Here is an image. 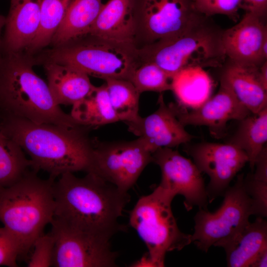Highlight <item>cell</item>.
<instances>
[{
    "label": "cell",
    "instance_id": "obj_1",
    "mask_svg": "<svg viewBox=\"0 0 267 267\" xmlns=\"http://www.w3.org/2000/svg\"><path fill=\"white\" fill-rule=\"evenodd\" d=\"M59 177L53 185L54 219L73 230L105 242L126 229L118 220L130 202L128 192L91 172L83 178L69 172Z\"/></svg>",
    "mask_w": 267,
    "mask_h": 267
},
{
    "label": "cell",
    "instance_id": "obj_2",
    "mask_svg": "<svg viewBox=\"0 0 267 267\" xmlns=\"http://www.w3.org/2000/svg\"><path fill=\"white\" fill-rule=\"evenodd\" d=\"M0 121L29 157L35 171H45L54 179L66 173L89 171L93 140L88 134L89 127L37 123L9 116H1Z\"/></svg>",
    "mask_w": 267,
    "mask_h": 267
},
{
    "label": "cell",
    "instance_id": "obj_3",
    "mask_svg": "<svg viewBox=\"0 0 267 267\" xmlns=\"http://www.w3.org/2000/svg\"><path fill=\"white\" fill-rule=\"evenodd\" d=\"M21 53L0 56V110L1 116L37 123L71 126L78 124L54 100L47 83Z\"/></svg>",
    "mask_w": 267,
    "mask_h": 267
},
{
    "label": "cell",
    "instance_id": "obj_4",
    "mask_svg": "<svg viewBox=\"0 0 267 267\" xmlns=\"http://www.w3.org/2000/svg\"><path fill=\"white\" fill-rule=\"evenodd\" d=\"M33 170L12 185L0 188V222L27 254L54 216V178L44 179Z\"/></svg>",
    "mask_w": 267,
    "mask_h": 267
},
{
    "label": "cell",
    "instance_id": "obj_5",
    "mask_svg": "<svg viewBox=\"0 0 267 267\" xmlns=\"http://www.w3.org/2000/svg\"><path fill=\"white\" fill-rule=\"evenodd\" d=\"M207 17L179 34L139 48L141 64L154 63L171 78L188 67H222L226 58L222 31L208 24Z\"/></svg>",
    "mask_w": 267,
    "mask_h": 267
},
{
    "label": "cell",
    "instance_id": "obj_6",
    "mask_svg": "<svg viewBox=\"0 0 267 267\" xmlns=\"http://www.w3.org/2000/svg\"><path fill=\"white\" fill-rule=\"evenodd\" d=\"M49 61L66 64L89 76L131 81L141 64L139 49L89 34L48 53Z\"/></svg>",
    "mask_w": 267,
    "mask_h": 267
},
{
    "label": "cell",
    "instance_id": "obj_7",
    "mask_svg": "<svg viewBox=\"0 0 267 267\" xmlns=\"http://www.w3.org/2000/svg\"><path fill=\"white\" fill-rule=\"evenodd\" d=\"M175 197L158 185L141 196L130 213L129 223L145 243L155 267L165 266L167 252L181 250L191 243V234L180 231L173 214Z\"/></svg>",
    "mask_w": 267,
    "mask_h": 267
},
{
    "label": "cell",
    "instance_id": "obj_8",
    "mask_svg": "<svg viewBox=\"0 0 267 267\" xmlns=\"http://www.w3.org/2000/svg\"><path fill=\"white\" fill-rule=\"evenodd\" d=\"M243 174L229 186L221 206L215 212L199 209L194 217L191 243L207 252L212 246L226 248L248 224L253 215L252 201L243 184Z\"/></svg>",
    "mask_w": 267,
    "mask_h": 267
},
{
    "label": "cell",
    "instance_id": "obj_9",
    "mask_svg": "<svg viewBox=\"0 0 267 267\" xmlns=\"http://www.w3.org/2000/svg\"><path fill=\"white\" fill-rule=\"evenodd\" d=\"M134 44L137 48L176 36L205 16L192 0H133Z\"/></svg>",
    "mask_w": 267,
    "mask_h": 267
},
{
    "label": "cell",
    "instance_id": "obj_10",
    "mask_svg": "<svg viewBox=\"0 0 267 267\" xmlns=\"http://www.w3.org/2000/svg\"><path fill=\"white\" fill-rule=\"evenodd\" d=\"M152 153L142 140L101 142L93 140L89 170L120 190L128 192L150 163Z\"/></svg>",
    "mask_w": 267,
    "mask_h": 267
},
{
    "label": "cell",
    "instance_id": "obj_11",
    "mask_svg": "<svg viewBox=\"0 0 267 267\" xmlns=\"http://www.w3.org/2000/svg\"><path fill=\"white\" fill-rule=\"evenodd\" d=\"M50 232L54 239L52 266L114 267L117 252L105 242L73 230L53 218Z\"/></svg>",
    "mask_w": 267,
    "mask_h": 267
},
{
    "label": "cell",
    "instance_id": "obj_12",
    "mask_svg": "<svg viewBox=\"0 0 267 267\" xmlns=\"http://www.w3.org/2000/svg\"><path fill=\"white\" fill-rule=\"evenodd\" d=\"M185 145V151L199 171L209 178L206 189L210 202L223 196L233 178L248 163L245 153L228 143L201 142Z\"/></svg>",
    "mask_w": 267,
    "mask_h": 267
},
{
    "label": "cell",
    "instance_id": "obj_13",
    "mask_svg": "<svg viewBox=\"0 0 267 267\" xmlns=\"http://www.w3.org/2000/svg\"><path fill=\"white\" fill-rule=\"evenodd\" d=\"M152 155L161 172L160 186L175 196H183L187 211L195 207L207 209L209 199L204 180L193 162L173 148H159Z\"/></svg>",
    "mask_w": 267,
    "mask_h": 267
},
{
    "label": "cell",
    "instance_id": "obj_14",
    "mask_svg": "<svg viewBox=\"0 0 267 267\" xmlns=\"http://www.w3.org/2000/svg\"><path fill=\"white\" fill-rule=\"evenodd\" d=\"M158 107L145 117L125 122L128 130L138 136L152 154L157 149L174 148L189 143L195 136L187 132L178 119L173 103L167 104L161 94Z\"/></svg>",
    "mask_w": 267,
    "mask_h": 267
},
{
    "label": "cell",
    "instance_id": "obj_15",
    "mask_svg": "<svg viewBox=\"0 0 267 267\" xmlns=\"http://www.w3.org/2000/svg\"><path fill=\"white\" fill-rule=\"evenodd\" d=\"M173 105L184 127L206 126L217 136L222 134L229 121H239L252 113L238 100L229 87L221 80L218 92L200 107L189 111L178 104L173 103Z\"/></svg>",
    "mask_w": 267,
    "mask_h": 267
},
{
    "label": "cell",
    "instance_id": "obj_16",
    "mask_svg": "<svg viewBox=\"0 0 267 267\" xmlns=\"http://www.w3.org/2000/svg\"><path fill=\"white\" fill-rule=\"evenodd\" d=\"M265 17L245 12L233 27L222 31V42L229 60L242 64L261 66L267 61L263 45L267 41Z\"/></svg>",
    "mask_w": 267,
    "mask_h": 267
},
{
    "label": "cell",
    "instance_id": "obj_17",
    "mask_svg": "<svg viewBox=\"0 0 267 267\" xmlns=\"http://www.w3.org/2000/svg\"><path fill=\"white\" fill-rule=\"evenodd\" d=\"M42 0H11L0 49L4 53L28 50L39 30Z\"/></svg>",
    "mask_w": 267,
    "mask_h": 267
},
{
    "label": "cell",
    "instance_id": "obj_18",
    "mask_svg": "<svg viewBox=\"0 0 267 267\" xmlns=\"http://www.w3.org/2000/svg\"><path fill=\"white\" fill-rule=\"evenodd\" d=\"M260 67L229 60L220 78L238 100L253 114L267 107V86L261 78Z\"/></svg>",
    "mask_w": 267,
    "mask_h": 267
},
{
    "label": "cell",
    "instance_id": "obj_19",
    "mask_svg": "<svg viewBox=\"0 0 267 267\" xmlns=\"http://www.w3.org/2000/svg\"><path fill=\"white\" fill-rule=\"evenodd\" d=\"M47 85L59 105H74L84 99L94 86L89 76L71 66L48 61L44 65Z\"/></svg>",
    "mask_w": 267,
    "mask_h": 267
},
{
    "label": "cell",
    "instance_id": "obj_20",
    "mask_svg": "<svg viewBox=\"0 0 267 267\" xmlns=\"http://www.w3.org/2000/svg\"><path fill=\"white\" fill-rule=\"evenodd\" d=\"M133 7V0H109L103 5L89 34L134 44Z\"/></svg>",
    "mask_w": 267,
    "mask_h": 267
},
{
    "label": "cell",
    "instance_id": "obj_21",
    "mask_svg": "<svg viewBox=\"0 0 267 267\" xmlns=\"http://www.w3.org/2000/svg\"><path fill=\"white\" fill-rule=\"evenodd\" d=\"M267 248V222L257 217L249 222L234 239L224 249L227 266L249 267L257 256Z\"/></svg>",
    "mask_w": 267,
    "mask_h": 267
},
{
    "label": "cell",
    "instance_id": "obj_22",
    "mask_svg": "<svg viewBox=\"0 0 267 267\" xmlns=\"http://www.w3.org/2000/svg\"><path fill=\"white\" fill-rule=\"evenodd\" d=\"M104 4L102 0H74L51 43L59 47L88 34Z\"/></svg>",
    "mask_w": 267,
    "mask_h": 267
},
{
    "label": "cell",
    "instance_id": "obj_23",
    "mask_svg": "<svg viewBox=\"0 0 267 267\" xmlns=\"http://www.w3.org/2000/svg\"><path fill=\"white\" fill-rule=\"evenodd\" d=\"M214 82L210 75L200 67L184 68L172 78L171 89L178 104L185 109L200 107L210 97Z\"/></svg>",
    "mask_w": 267,
    "mask_h": 267
},
{
    "label": "cell",
    "instance_id": "obj_24",
    "mask_svg": "<svg viewBox=\"0 0 267 267\" xmlns=\"http://www.w3.org/2000/svg\"><path fill=\"white\" fill-rule=\"evenodd\" d=\"M239 122L236 130L226 143L245 153L253 171L257 158L266 145L267 107L258 113H251Z\"/></svg>",
    "mask_w": 267,
    "mask_h": 267
},
{
    "label": "cell",
    "instance_id": "obj_25",
    "mask_svg": "<svg viewBox=\"0 0 267 267\" xmlns=\"http://www.w3.org/2000/svg\"><path fill=\"white\" fill-rule=\"evenodd\" d=\"M70 115L77 123L89 128L119 121L111 105L105 83L94 86L84 99L73 105Z\"/></svg>",
    "mask_w": 267,
    "mask_h": 267
},
{
    "label": "cell",
    "instance_id": "obj_26",
    "mask_svg": "<svg viewBox=\"0 0 267 267\" xmlns=\"http://www.w3.org/2000/svg\"><path fill=\"white\" fill-rule=\"evenodd\" d=\"M30 167H32L31 161L0 121V188L19 180L29 172Z\"/></svg>",
    "mask_w": 267,
    "mask_h": 267
},
{
    "label": "cell",
    "instance_id": "obj_27",
    "mask_svg": "<svg viewBox=\"0 0 267 267\" xmlns=\"http://www.w3.org/2000/svg\"><path fill=\"white\" fill-rule=\"evenodd\" d=\"M111 105L119 121L130 122L138 114L140 93L130 81L118 79L104 80Z\"/></svg>",
    "mask_w": 267,
    "mask_h": 267
},
{
    "label": "cell",
    "instance_id": "obj_28",
    "mask_svg": "<svg viewBox=\"0 0 267 267\" xmlns=\"http://www.w3.org/2000/svg\"><path fill=\"white\" fill-rule=\"evenodd\" d=\"M74 0H42L40 26L27 50L34 52L51 42Z\"/></svg>",
    "mask_w": 267,
    "mask_h": 267
},
{
    "label": "cell",
    "instance_id": "obj_29",
    "mask_svg": "<svg viewBox=\"0 0 267 267\" xmlns=\"http://www.w3.org/2000/svg\"><path fill=\"white\" fill-rule=\"evenodd\" d=\"M141 94L171 89L172 78L154 63L144 62L134 71L130 81Z\"/></svg>",
    "mask_w": 267,
    "mask_h": 267
},
{
    "label": "cell",
    "instance_id": "obj_30",
    "mask_svg": "<svg viewBox=\"0 0 267 267\" xmlns=\"http://www.w3.org/2000/svg\"><path fill=\"white\" fill-rule=\"evenodd\" d=\"M244 188L252 201L253 215L267 216V179L249 174L243 178Z\"/></svg>",
    "mask_w": 267,
    "mask_h": 267
},
{
    "label": "cell",
    "instance_id": "obj_31",
    "mask_svg": "<svg viewBox=\"0 0 267 267\" xmlns=\"http://www.w3.org/2000/svg\"><path fill=\"white\" fill-rule=\"evenodd\" d=\"M195 9L206 17L224 15L232 20L239 19L241 0H192Z\"/></svg>",
    "mask_w": 267,
    "mask_h": 267
},
{
    "label": "cell",
    "instance_id": "obj_32",
    "mask_svg": "<svg viewBox=\"0 0 267 267\" xmlns=\"http://www.w3.org/2000/svg\"><path fill=\"white\" fill-rule=\"evenodd\" d=\"M34 250L27 264L28 267H48L52 266L54 249V239L50 232L42 234L35 240Z\"/></svg>",
    "mask_w": 267,
    "mask_h": 267
},
{
    "label": "cell",
    "instance_id": "obj_33",
    "mask_svg": "<svg viewBox=\"0 0 267 267\" xmlns=\"http://www.w3.org/2000/svg\"><path fill=\"white\" fill-rule=\"evenodd\" d=\"M20 251L11 235L3 227H0V266H17L16 261Z\"/></svg>",
    "mask_w": 267,
    "mask_h": 267
},
{
    "label": "cell",
    "instance_id": "obj_34",
    "mask_svg": "<svg viewBox=\"0 0 267 267\" xmlns=\"http://www.w3.org/2000/svg\"><path fill=\"white\" fill-rule=\"evenodd\" d=\"M241 9L265 17L267 11V0H241Z\"/></svg>",
    "mask_w": 267,
    "mask_h": 267
},
{
    "label": "cell",
    "instance_id": "obj_35",
    "mask_svg": "<svg viewBox=\"0 0 267 267\" xmlns=\"http://www.w3.org/2000/svg\"><path fill=\"white\" fill-rule=\"evenodd\" d=\"M267 267V248L262 250L255 258L250 267Z\"/></svg>",
    "mask_w": 267,
    "mask_h": 267
},
{
    "label": "cell",
    "instance_id": "obj_36",
    "mask_svg": "<svg viewBox=\"0 0 267 267\" xmlns=\"http://www.w3.org/2000/svg\"><path fill=\"white\" fill-rule=\"evenodd\" d=\"M131 267H155V266L151 258L148 255V254H145L139 260L133 263Z\"/></svg>",
    "mask_w": 267,
    "mask_h": 267
},
{
    "label": "cell",
    "instance_id": "obj_37",
    "mask_svg": "<svg viewBox=\"0 0 267 267\" xmlns=\"http://www.w3.org/2000/svg\"><path fill=\"white\" fill-rule=\"evenodd\" d=\"M6 17L0 14V50L1 46V40L0 39V32L2 28L5 26Z\"/></svg>",
    "mask_w": 267,
    "mask_h": 267
}]
</instances>
